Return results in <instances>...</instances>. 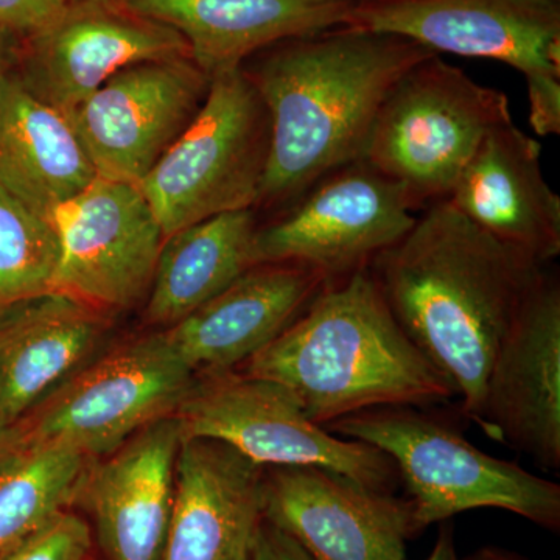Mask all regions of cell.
<instances>
[{
    "label": "cell",
    "mask_w": 560,
    "mask_h": 560,
    "mask_svg": "<svg viewBox=\"0 0 560 560\" xmlns=\"http://www.w3.org/2000/svg\"><path fill=\"white\" fill-rule=\"evenodd\" d=\"M178 32L209 77L242 69L280 40L348 25L359 0H120Z\"/></svg>",
    "instance_id": "ffe728a7"
},
{
    "label": "cell",
    "mask_w": 560,
    "mask_h": 560,
    "mask_svg": "<svg viewBox=\"0 0 560 560\" xmlns=\"http://www.w3.org/2000/svg\"><path fill=\"white\" fill-rule=\"evenodd\" d=\"M22 36L0 28V86L16 69Z\"/></svg>",
    "instance_id": "f1b7e54d"
},
{
    "label": "cell",
    "mask_w": 560,
    "mask_h": 560,
    "mask_svg": "<svg viewBox=\"0 0 560 560\" xmlns=\"http://www.w3.org/2000/svg\"><path fill=\"white\" fill-rule=\"evenodd\" d=\"M105 313L47 291L0 308V411L14 425L105 340Z\"/></svg>",
    "instance_id": "44dd1931"
},
{
    "label": "cell",
    "mask_w": 560,
    "mask_h": 560,
    "mask_svg": "<svg viewBox=\"0 0 560 560\" xmlns=\"http://www.w3.org/2000/svg\"><path fill=\"white\" fill-rule=\"evenodd\" d=\"M243 372L285 386L320 427L375 408L425 407L455 396L394 318L370 268L327 283Z\"/></svg>",
    "instance_id": "3957f363"
},
{
    "label": "cell",
    "mask_w": 560,
    "mask_h": 560,
    "mask_svg": "<svg viewBox=\"0 0 560 560\" xmlns=\"http://www.w3.org/2000/svg\"><path fill=\"white\" fill-rule=\"evenodd\" d=\"M69 0H0V28L24 36L61 13Z\"/></svg>",
    "instance_id": "4316f807"
},
{
    "label": "cell",
    "mask_w": 560,
    "mask_h": 560,
    "mask_svg": "<svg viewBox=\"0 0 560 560\" xmlns=\"http://www.w3.org/2000/svg\"><path fill=\"white\" fill-rule=\"evenodd\" d=\"M540 143L501 121L456 180L447 201L480 230L540 265L560 253V198L545 179Z\"/></svg>",
    "instance_id": "ac0fdd59"
},
{
    "label": "cell",
    "mask_w": 560,
    "mask_h": 560,
    "mask_svg": "<svg viewBox=\"0 0 560 560\" xmlns=\"http://www.w3.org/2000/svg\"><path fill=\"white\" fill-rule=\"evenodd\" d=\"M245 69L270 117L257 206L293 205L331 172L363 160L378 108L397 80L433 51L353 25L280 40Z\"/></svg>",
    "instance_id": "7a4b0ae2"
},
{
    "label": "cell",
    "mask_w": 560,
    "mask_h": 560,
    "mask_svg": "<svg viewBox=\"0 0 560 560\" xmlns=\"http://www.w3.org/2000/svg\"><path fill=\"white\" fill-rule=\"evenodd\" d=\"M425 560H460L456 552L455 539H453V529L451 525H444L440 529L436 544L433 551Z\"/></svg>",
    "instance_id": "f546056e"
},
{
    "label": "cell",
    "mask_w": 560,
    "mask_h": 560,
    "mask_svg": "<svg viewBox=\"0 0 560 560\" xmlns=\"http://www.w3.org/2000/svg\"><path fill=\"white\" fill-rule=\"evenodd\" d=\"M51 220L61 243L54 291L103 313L149 294L165 235L138 186L97 176Z\"/></svg>",
    "instance_id": "4fadbf2b"
},
{
    "label": "cell",
    "mask_w": 560,
    "mask_h": 560,
    "mask_svg": "<svg viewBox=\"0 0 560 560\" xmlns=\"http://www.w3.org/2000/svg\"><path fill=\"white\" fill-rule=\"evenodd\" d=\"M190 58L178 32L120 0H69L49 24L21 39L16 73L31 94L69 117L121 69Z\"/></svg>",
    "instance_id": "8fae6325"
},
{
    "label": "cell",
    "mask_w": 560,
    "mask_h": 560,
    "mask_svg": "<svg viewBox=\"0 0 560 560\" xmlns=\"http://www.w3.org/2000/svg\"><path fill=\"white\" fill-rule=\"evenodd\" d=\"M11 427L13 425H11L5 416H3V412L0 411V453H2L3 447H5L7 440H9Z\"/></svg>",
    "instance_id": "1f68e13d"
},
{
    "label": "cell",
    "mask_w": 560,
    "mask_h": 560,
    "mask_svg": "<svg viewBox=\"0 0 560 560\" xmlns=\"http://www.w3.org/2000/svg\"><path fill=\"white\" fill-rule=\"evenodd\" d=\"M270 149V117L245 70L210 79L186 131L138 184L165 238L210 217L254 209Z\"/></svg>",
    "instance_id": "8992f818"
},
{
    "label": "cell",
    "mask_w": 560,
    "mask_h": 560,
    "mask_svg": "<svg viewBox=\"0 0 560 560\" xmlns=\"http://www.w3.org/2000/svg\"><path fill=\"white\" fill-rule=\"evenodd\" d=\"M265 467L231 445L183 438L160 560H253Z\"/></svg>",
    "instance_id": "e0dca14e"
},
{
    "label": "cell",
    "mask_w": 560,
    "mask_h": 560,
    "mask_svg": "<svg viewBox=\"0 0 560 560\" xmlns=\"http://www.w3.org/2000/svg\"><path fill=\"white\" fill-rule=\"evenodd\" d=\"M90 525L68 510L0 551V560H91Z\"/></svg>",
    "instance_id": "484cf974"
},
{
    "label": "cell",
    "mask_w": 560,
    "mask_h": 560,
    "mask_svg": "<svg viewBox=\"0 0 560 560\" xmlns=\"http://www.w3.org/2000/svg\"><path fill=\"white\" fill-rule=\"evenodd\" d=\"M91 460L72 448L22 440L10 431L0 453V551L75 503Z\"/></svg>",
    "instance_id": "cb8c5ba5"
},
{
    "label": "cell",
    "mask_w": 560,
    "mask_h": 560,
    "mask_svg": "<svg viewBox=\"0 0 560 560\" xmlns=\"http://www.w3.org/2000/svg\"><path fill=\"white\" fill-rule=\"evenodd\" d=\"M210 79L190 58L121 69L68 117L98 178L138 186L200 113Z\"/></svg>",
    "instance_id": "7c38bea8"
},
{
    "label": "cell",
    "mask_w": 560,
    "mask_h": 560,
    "mask_svg": "<svg viewBox=\"0 0 560 560\" xmlns=\"http://www.w3.org/2000/svg\"><path fill=\"white\" fill-rule=\"evenodd\" d=\"M254 209L210 217L168 235L162 243L149 291L151 324L175 326L256 267Z\"/></svg>",
    "instance_id": "603a6c76"
},
{
    "label": "cell",
    "mask_w": 560,
    "mask_h": 560,
    "mask_svg": "<svg viewBox=\"0 0 560 560\" xmlns=\"http://www.w3.org/2000/svg\"><path fill=\"white\" fill-rule=\"evenodd\" d=\"M197 377L164 330L147 335L88 361L11 431L102 458L150 423L175 416Z\"/></svg>",
    "instance_id": "ba28073f"
},
{
    "label": "cell",
    "mask_w": 560,
    "mask_h": 560,
    "mask_svg": "<svg viewBox=\"0 0 560 560\" xmlns=\"http://www.w3.org/2000/svg\"><path fill=\"white\" fill-rule=\"evenodd\" d=\"M348 25L510 65L525 77L533 130L560 135V0H359Z\"/></svg>",
    "instance_id": "52a82bcc"
},
{
    "label": "cell",
    "mask_w": 560,
    "mask_h": 560,
    "mask_svg": "<svg viewBox=\"0 0 560 560\" xmlns=\"http://www.w3.org/2000/svg\"><path fill=\"white\" fill-rule=\"evenodd\" d=\"M324 429L370 444L393 460L410 493L418 533L478 508L514 512L541 528L559 529V485L481 452L447 423L412 407L361 411Z\"/></svg>",
    "instance_id": "277c9868"
},
{
    "label": "cell",
    "mask_w": 560,
    "mask_h": 560,
    "mask_svg": "<svg viewBox=\"0 0 560 560\" xmlns=\"http://www.w3.org/2000/svg\"><path fill=\"white\" fill-rule=\"evenodd\" d=\"M175 416L183 438L224 442L261 467H319L385 492L397 478L385 453L330 433L285 386L245 372L198 375Z\"/></svg>",
    "instance_id": "9c48e42d"
},
{
    "label": "cell",
    "mask_w": 560,
    "mask_h": 560,
    "mask_svg": "<svg viewBox=\"0 0 560 560\" xmlns=\"http://www.w3.org/2000/svg\"><path fill=\"white\" fill-rule=\"evenodd\" d=\"M372 261L390 313L480 423L493 357L544 272L441 200Z\"/></svg>",
    "instance_id": "6da1fadb"
},
{
    "label": "cell",
    "mask_w": 560,
    "mask_h": 560,
    "mask_svg": "<svg viewBox=\"0 0 560 560\" xmlns=\"http://www.w3.org/2000/svg\"><path fill=\"white\" fill-rule=\"evenodd\" d=\"M478 425L545 469L560 467V285L544 270L501 340Z\"/></svg>",
    "instance_id": "9a60e30c"
},
{
    "label": "cell",
    "mask_w": 560,
    "mask_h": 560,
    "mask_svg": "<svg viewBox=\"0 0 560 560\" xmlns=\"http://www.w3.org/2000/svg\"><path fill=\"white\" fill-rule=\"evenodd\" d=\"M95 178L68 117L36 98L11 73L0 86V187L51 220L55 210Z\"/></svg>",
    "instance_id": "7402d4cb"
},
{
    "label": "cell",
    "mask_w": 560,
    "mask_h": 560,
    "mask_svg": "<svg viewBox=\"0 0 560 560\" xmlns=\"http://www.w3.org/2000/svg\"><path fill=\"white\" fill-rule=\"evenodd\" d=\"M471 560H523L518 556L512 555V552L495 550V548H488L478 552Z\"/></svg>",
    "instance_id": "4dcf8cb0"
},
{
    "label": "cell",
    "mask_w": 560,
    "mask_h": 560,
    "mask_svg": "<svg viewBox=\"0 0 560 560\" xmlns=\"http://www.w3.org/2000/svg\"><path fill=\"white\" fill-rule=\"evenodd\" d=\"M327 283L301 265H256L164 331L198 375L234 371L300 318Z\"/></svg>",
    "instance_id": "d6986e66"
},
{
    "label": "cell",
    "mask_w": 560,
    "mask_h": 560,
    "mask_svg": "<svg viewBox=\"0 0 560 560\" xmlns=\"http://www.w3.org/2000/svg\"><path fill=\"white\" fill-rule=\"evenodd\" d=\"M510 119L506 94L431 55L386 94L361 161L399 184L415 209L429 208L447 200L486 135Z\"/></svg>",
    "instance_id": "5b68a950"
},
{
    "label": "cell",
    "mask_w": 560,
    "mask_h": 560,
    "mask_svg": "<svg viewBox=\"0 0 560 560\" xmlns=\"http://www.w3.org/2000/svg\"><path fill=\"white\" fill-rule=\"evenodd\" d=\"M415 210L399 184L352 162L313 184L275 223L257 226L254 261L301 265L338 282L399 243L418 221Z\"/></svg>",
    "instance_id": "30bf717a"
},
{
    "label": "cell",
    "mask_w": 560,
    "mask_h": 560,
    "mask_svg": "<svg viewBox=\"0 0 560 560\" xmlns=\"http://www.w3.org/2000/svg\"><path fill=\"white\" fill-rule=\"evenodd\" d=\"M60 259L54 221L0 187V308L54 290Z\"/></svg>",
    "instance_id": "d4e9b609"
},
{
    "label": "cell",
    "mask_w": 560,
    "mask_h": 560,
    "mask_svg": "<svg viewBox=\"0 0 560 560\" xmlns=\"http://www.w3.org/2000/svg\"><path fill=\"white\" fill-rule=\"evenodd\" d=\"M183 442L176 416L156 420L116 451L92 459L75 503L90 512L109 560H160Z\"/></svg>",
    "instance_id": "2e32d148"
},
{
    "label": "cell",
    "mask_w": 560,
    "mask_h": 560,
    "mask_svg": "<svg viewBox=\"0 0 560 560\" xmlns=\"http://www.w3.org/2000/svg\"><path fill=\"white\" fill-rule=\"evenodd\" d=\"M264 521L313 560H404L418 533L408 500L319 467H265Z\"/></svg>",
    "instance_id": "5bb4252c"
},
{
    "label": "cell",
    "mask_w": 560,
    "mask_h": 560,
    "mask_svg": "<svg viewBox=\"0 0 560 560\" xmlns=\"http://www.w3.org/2000/svg\"><path fill=\"white\" fill-rule=\"evenodd\" d=\"M253 560L313 559L285 533L264 521L254 541Z\"/></svg>",
    "instance_id": "83f0119b"
}]
</instances>
